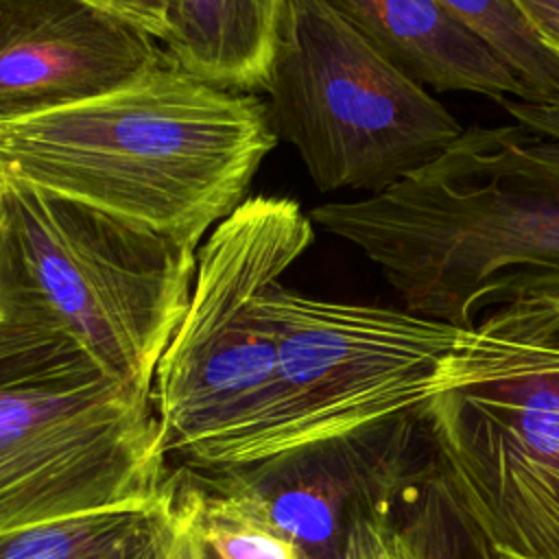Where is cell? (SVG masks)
<instances>
[{
  "label": "cell",
  "instance_id": "obj_1",
  "mask_svg": "<svg viewBox=\"0 0 559 559\" xmlns=\"http://www.w3.org/2000/svg\"><path fill=\"white\" fill-rule=\"evenodd\" d=\"M308 216L435 321L469 330L487 308L559 295V138L520 122L474 124L391 188Z\"/></svg>",
  "mask_w": 559,
  "mask_h": 559
},
{
  "label": "cell",
  "instance_id": "obj_2",
  "mask_svg": "<svg viewBox=\"0 0 559 559\" xmlns=\"http://www.w3.org/2000/svg\"><path fill=\"white\" fill-rule=\"evenodd\" d=\"M277 146L266 103L168 55L103 96L0 122V173L199 251Z\"/></svg>",
  "mask_w": 559,
  "mask_h": 559
},
{
  "label": "cell",
  "instance_id": "obj_3",
  "mask_svg": "<svg viewBox=\"0 0 559 559\" xmlns=\"http://www.w3.org/2000/svg\"><path fill=\"white\" fill-rule=\"evenodd\" d=\"M435 467L500 559H559V328L520 297L469 330L419 406Z\"/></svg>",
  "mask_w": 559,
  "mask_h": 559
},
{
  "label": "cell",
  "instance_id": "obj_4",
  "mask_svg": "<svg viewBox=\"0 0 559 559\" xmlns=\"http://www.w3.org/2000/svg\"><path fill=\"white\" fill-rule=\"evenodd\" d=\"M197 249L0 173V317L63 330L109 376L153 393Z\"/></svg>",
  "mask_w": 559,
  "mask_h": 559
},
{
  "label": "cell",
  "instance_id": "obj_5",
  "mask_svg": "<svg viewBox=\"0 0 559 559\" xmlns=\"http://www.w3.org/2000/svg\"><path fill=\"white\" fill-rule=\"evenodd\" d=\"M314 223L288 197H247L197 251L188 310L153 378L164 456L245 465L277 400V341L264 295L308 251Z\"/></svg>",
  "mask_w": 559,
  "mask_h": 559
},
{
  "label": "cell",
  "instance_id": "obj_6",
  "mask_svg": "<svg viewBox=\"0 0 559 559\" xmlns=\"http://www.w3.org/2000/svg\"><path fill=\"white\" fill-rule=\"evenodd\" d=\"M153 393L63 330L0 319V533L166 491Z\"/></svg>",
  "mask_w": 559,
  "mask_h": 559
},
{
  "label": "cell",
  "instance_id": "obj_7",
  "mask_svg": "<svg viewBox=\"0 0 559 559\" xmlns=\"http://www.w3.org/2000/svg\"><path fill=\"white\" fill-rule=\"evenodd\" d=\"M262 92L319 192H382L465 131L330 0H284Z\"/></svg>",
  "mask_w": 559,
  "mask_h": 559
},
{
  "label": "cell",
  "instance_id": "obj_8",
  "mask_svg": "<svg viewBox=\"0 0 559 559\" xmlns=\"http://www.w3.org/2000/svg\"><path fill=\"white\" fill-rule=\"evenodd\" d=\"M262 304L277 341V400L247 463L417 411L472 330L282 282Z\"/></svg>",
  "mask_w": 559,
  "mask_h": 559
},
{
  "label": "cell",
  "instance_id": "obj_9",
  "mask_svg": "<svg viewBox=\"0 0 559 559\" xmlns=\"http://www.w3.org/2000/svg\"><path fill=\"white\" fill-rule=\"evenodd\" d=\"M417 411L247 465L203 469L212 487L273 526L299 559H343L352 524L430 463Z\"/></svg>",
  "mask_w": 559,
  "mask_h": 559
},
{
  "label": "cell",
  "instance_id": "obj_10",
  "mask_svg": "<svg viewBox=\"0 0 559 559\" xmlns=\"http://www.w3.org/2000/svg\"><path fill=\"white\" fill-rule=\"evenodd\" d=\"M159 44L87 0H0V122L118 90L166 57Z\"/></svg>",
  "mask_w": 559,
  "mask_h": 559
},
{
  "label": "cell",
  "instance_id": "obj_11",
  "mask_svg": "<svg viewBox=\"0 0 559 559\" xmlns=\"http://www.w3.org/2000/svg\"><path fill=\"white\" fill-rule=\"evenodd\" d=\"M391 63L432 92L528 100L515 72L439 0H330Z\"/></svg>",
  "mask_w": 559,
  "mask_h": 559
},
{
  "label": "cell",
  "instance_id": "obj_12",
  "mask_svg": "<svg viewBox=\"0 0 559 559\" xmlns=\"http://www.w3.org/2000/svg\"><path fill=\"white\" fill-rule=\"evenodd\" d=\"M284 0H170L166 50L225 90L264 87Z\"/></svg>",
  "mask_w": 559,
  "mask_h": 559
},
{
  "label": "cell",
  "instance_id": "obj_13",
  "mask_svg": "<svg viewBox=\"0 0 559 559\" xmlns=\"http://www.w3.org/2000/svg\"><path fill=\"white\" fill-rule=\"evenodd\" d=\"M474 537L430 459L393 500L352 524L343 559H467Z\"/></svg>",
  "mask_w": 559,
  "mask_h": 559
},
{
  "label": "cell",
  "instance_id": "obj_14",
  "mask_svg": "<svg viewBox=\"0 0 559 559\" xmlns=\"http://www.w3.org/2000/svg\"><path fill=\"white\" fill-rule=\"evenodd\" d=\"M173 522L166 491L140 504L111 507L68 520L0 533V559H131Z\"/></svg>",
  "mask_w": 559,
  "mask_h": 559
},
{
  "label": "cell",
  "instance_id": "obj_15",
  "mask_svg": "<svg viewBox=\"0 0 559 559\" xmlns=\"http://www.w3.org/2000/svg\"><path fill=\"white\" fill-rule=\"evenodd\" d=\"M524 83L528 100H559V55L513 0H439Z\"/></svg>",
  "mask_w": 559,
  "mask_h": 559
},
{
  "label": "cell",
  "instance_id": "obj_16",
  "mask_svg": "<svg viewBox=\"0 0 559 559\" xmlns=\"http://www.w3.org/2000/svg\"><path fill=\"white\" fill-rule=\"evenodd\" d=\"M107 9L135 26L151 33L157 41H166L170 26V0H87Z\"/></svg>",
  "mask_w": 559,
  "mask_h": 559
},
{
  "label": "cell",
  "instance_id": "obj_17",
  "mask_svg": "<svg viewBox=\"0 0 559 559\" xmlns=\"http://www.w3.org/2000/svg\"><path fill=\"white\" fill-rule=\"evenodd\" d=\"M500 105L515 122L531 127L539 133H546L550 138H559V100L507 98Z\"/></svg>",
  "mask_w": 559,
  "mask_h": 559
},
{
  "label": "cell",
  "instance_id": "obj_18",
  "mask_svg": "<svg viewBox=\"0 0 559 559\" xmlns=\"http://www.w3.org/2000/svg\"><path fill=\"white\" fill-rule=\"evenodd\" d=\"M542 41L559 55V0H513Z\"/></svg>",
  "mask_w": 559,
  "mask_h": 559
},
{
  "label": "cell",
  "instance_id": "obj_19",
  "mask_svg": "<svg viewBox=\"0 0 559 559\" xmlns=\"http://www.w3.org/2000/svg\"><path fill=\"white\" fill-rule=\"evenodd\" d=\"M131 559H179L175 511H173V522L151 544H146L138 555H133Z\"/></svg>",
  "mask_w": 559,
  "mask_h": 559
},
{
  "label": "cell",
  "instance_id": "obj_20",
  "mask_svg": "<svg viewBox=\"0 0 559 559\" xmlns=\"http://www.w3.org/2000/svg\"><path fill=\"white\" fill-rule=\"evenodd\" d=\"M175 511V509H173ZM177 542H179V559H225L223 555H218L203 537H199L194 531H190L188 526H183L177 515Z\"/></svg>",
  "mask_w": 559,
  "mask_h": 559
},
{
  "label": "cell",
  "instance_id": "obj_21",
  "mask_svg": "<svg viewBox=\"0 0 559 559\" xmlns=\"http://www.w3.org/2000/svg\"><path fill=\"white\" fill-rule=\"evenodd\" d=\"M467 559H500L491 548L489 544L483 539V535L476 531V537H474V544H472V550L467 555Z\"/></svg>",
  "mask_w": 559,
  "mask_h": 559
},
{
  "label": "cell",
  "instance_id": "obj_22",
  "mask_svg": "<svg viewBox=\"0 0 559 559\" xmlns=\"http://www.w3.org/2000/svg\"><path fill=\"white\" fill-rule=\"evenodd\" d=\"M0 319H2V317H0Z\"/></svg>",
  "mask_w": 559,
  "mask_h": 559
}]
</instances>
